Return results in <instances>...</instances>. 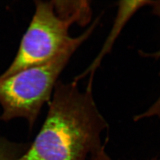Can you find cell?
<instances>
[{
	"label": "cell",
	"mask_w": 160,
	"mask_h": 160,
	"mask_svg": "<svg viewBox=\"0 0 160 160\" xmlns=\"http://www.w3.org/2000/svg\"><path fill=\"white\" fill-rule=\"evenodd\" d=\"M28 147L0 138V160H19Z\"/></svg>",
	"instance_id": "cell-5"
},
{
	"label": "cell",
	"mask_w": 160,
	"mask_h": 160,
	"mask_svg": "<svg viewBox=\"0 0 160 160\" xmlns=\"http://www.w3.org/2000/svg\"><path fill=\"white\" fill-rule=\"evenodd\" d=\"M149 3V1H120L119 2V10L118 16L114 22V26L109 35L107 40L106 41L103 47L102 50L98 54L96 59L94 61L92 65L88 67L83 74L78 76L75 78V80L78 81L84 77L86 74L90 73L91 74H94L95 71L99 66L100 62L104 55L108 53L112 48V46L114 43L116 37L120 32L123 26L125 24L126 22L130 18L133 13L140 8L142 6L146 4Z\"/></svg>",
	"instance_id": "cell-4"
},
{
	"label": "cell",
	"mask_w": 160,
	"mask_h": 160,
	"mask_svg": "<svg viewBox=\"0 0 160 160\" xmlns=\"http://www.w3.org/2000/svg\"><path fill=\"white\" fill-rule=\"evenodd\" d=\"M93 77L82 92L75 80L58 81L43 124L19 160H86L103 145L108 123L93 97Z\"/></svg>",
	"instance_id": "cell-1"
},
{
	"label": "cell",
	"mask_w": 160,
	"mask_h": 160,
	"mask_svg": "<svg viewBox=\"0 0 160 160\" xmlns=\"http://www.w3.org/2000/svg\"><path fill=\"white\" fill-rule=\"evenodd\" d=\"M98 22L79 36L72 38L56 57L45 63L31 67L0 80V104L3 113L0 120L22 118L33 129L44 104L50 101L59 76L76 50L92 34Z\"/></svg>",
	"instance_id": "cell-3"
},
{
	"label": "cell",
	"mask_w": 160,
	"mask_h": 160,
	"mask_svg": "<svg viewBox=\"0 0 160 160\" xmlns=\"http://www.w3.org/2000/svg\"><path fill=\"white\" fill-rule=\"evenodd\" d=\"M149 5L152 7L153 12L155 14L157 15L160 17V1H150ZM149 57L156 58H160V50L157 52H155L153 54H149L147 55ZM151 116H157L160 119V96L158 99L157 100V102L149 108L143 114H140L138 116V118L139 119L145 118H149Z\"/></svg>",
	"instance_id": "cell-6"
},
{
	"label": "cell",
	"mask_w": 160,
	"mask_h": 160,
	"mask_svg": "<svg viewBox=\"0 0 160 160\" xmlns=\"http://www.w3.org/2000/svg\"><path fill=\"white\" fill-rule=\"evenodd\" d=\"M35 12L23 35L17 55L0 80L56 57L72 39L69 29L86 25L92 10L87 1H35Z\"/></svg>",
	"instance_id": "cell-2"
}]
</instances>
